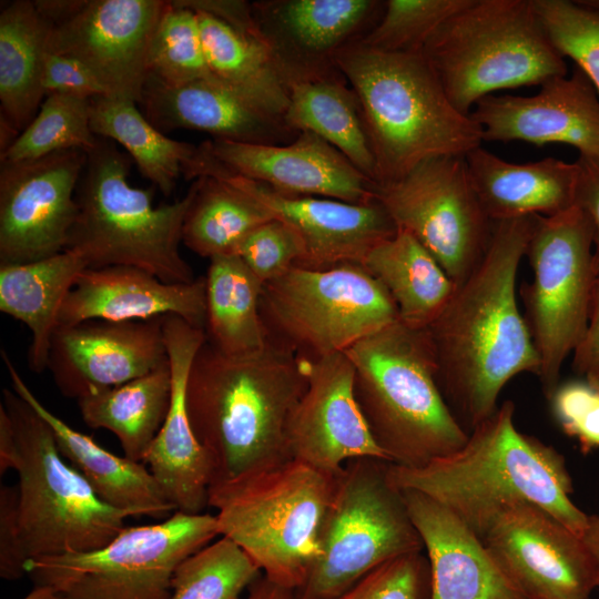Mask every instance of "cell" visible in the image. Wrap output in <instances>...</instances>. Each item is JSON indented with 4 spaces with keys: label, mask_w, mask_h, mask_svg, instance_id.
Returning a JSON list of instances; mask_svg holds the SVG:
<instances>
[{
    "label": "cell",
    "mask_w": 599,
    "mask_h": 599,
    "mask_svg": "<svg viewBox=\"0 0 599 599\" xmlns=\"http://www.w3.org/2000/svg\"><path fill=\"white\" fill-rule=\"evenodd\" d=\"M571 361L575 373L599 388V275L592 288L587 326Z\"/></svg>",
    "instance_id": "49"
},
{
    "label": "cell",
    "mask_w": 599,
    "mask_h": 599,
    "mask_svg": "<svg viewBox=\"0 0 599 599\" xmlns=\"http://www.w3.org/2000/svg\"><path fill=\"white\" fill-rule=\"evenodd\" d=\"M288 94L283 116L286 125L296 133L316 134L376 183V162L361 103L343 74L337 71L291 83Z\"/></svg>",
    "instance_id": "31"
},
{
    "label": "cell",
    "mask_w": 599,
    "mask_h": 599,
    "mask_svg": "<svg viewBox=\"0 0 599 599\" xmlns=\"http://www.w3.org/2000/svg\"><path fill=\"white\" fill-rule=\"evenodd\" d=\"M251 8L260 38L288 88L337 72L335 55L377 23L384 1L261 0Z\"/></svg>",
    "instance_id": "19"
},
{
    "label": "cell",
    "mask_w": 599,
    "mask_h": 599,
    "mask_svg": "<svg viewBox=\"0 0 599 599\" xmlns=\"http://www.w3.org/2000/svg\"><path fill=\"white\" fill-rule=\"evenodd\" d=\"M202 148L224 170L300 195L365 204L376 200L377 184L358 171L338 150L311 132L290 143L266 145L206 140Z\"/></svg>",
    "instance_id": "23"
},
{
    "label": "cell",
    "mask_w": 599,
    "mask_h": 599,
    "mask_svg": "<svg viewBox=\"0 0 599 599\" xmlns=\"http://www.w3.org/2000/svg\"><path fill=\"white\" fill-rule=\"evenodd\" d=\"M475 193L493 222L551 216L575 205L578 163L555 158L512 163L478 146L465 156Z\"/></svg>",
    "instance_id": "29"
},
{
    "label": "cell",
    "mask_w": 599,
    "mask_h": 599,
    "mask_svg": "<svg viewBox=\"0 0 599 599\" xmlns=\"http://www.w3.org/2000/svg\"><path fill=\"white\" fill-rule=\"evenodd\" d=\"M85 268L87 263L71 251L29 263L0 265V311L23 323L31 333L30 370L47 369L61 307Z\"/></svg>",
    "instance_id": "30"
},
{
    "label": "cell",
    "mask_w": 599,
    "mask_h": 599,
    "mask_svg": "<svg viewBox=\"0 0 599 599\" xmlns=\"http://www.w3.org/2000/svg\"><path fill=\"white\" fill-rule=\"evenodd\" d=\"M261 315L270 336L313 357L344 353L398 318L385 287L358 263L291 267L263 285Z\"/></svg>",
    "instance_id": "12"
},
{
    "label": "cell",
    "mask_w": 599,
    "mask_h": 599,
    "mask_svg": "<svg viewBox=\"0 0 599 599\" xmlns=\"http://www.w3.org/2000/svg\"><path fill=\"white\" fill-rule=\"evenodd\" d=\"M196 180L182 243L197 255L211 260L235 254L245 236L274 219L257 200L230 183L212 176Z\"/></svg>",
    "instance_id": "38"
},
{
    "label": "cell",
    "mask_w": 599,
    "mask_h": 599,
    "mask_svg": "<svg viewBox=\"0 0 599 599\" xmlns=\"http://www.w3.org/2000/svg\"><path fill=\"white\" fill-rule=\"evenodd\" d=\"M50 23L48 49L83 62L106 95L139 104L149 78L151 38L163 0H38Z\"/></svg>",
    "instance_id": "15"
},
{
    "label": "cell",
    "mask_w": 599,
    "mask_h": 599,
    "mask_svg": "<svg viewBox=\"0 0 599 599\" xmlns=\"http://www.w3.org/2000/svg\"><path fill=\"white\" fill-rule=\"evenodd\" d=\"M90 100L53 93L13 143L0 153V163H20L55 152L93 149L98 136L91 130Z\"/></svg>",
    "instance_id": "39"
},
{
    "label": "cell",
    "mask_w": 599,
    "mask_h": 599,
    "mask_svg": "<svg viewBox=\"0 0 599 599\" xmlns=\"http://www.w3.org/2000/svg\"><path fill=\"white\" fill-rule=\"evenodd\" d=\"M558 52L576 62L599 93V13L569 0H532Z\"/></svg>",
    "instance_id": "43"
},
{
    "label": "cell",
    "mask_w": 599,
    "mask_h": 599,
    "mask_svg": "<svg viewBox=\"0 0 599 599\" xmlns=\"http://www.w3.org/2000/svg\"><path fill=\"white\" fill-rule=\"evenodd\" d=\"M575 204L588 216L592 229L593 267L599 275V159L579 156Z\"/></svg>",
    "instance_id": "50"
},
{
    "label": "cell",
    "mask_w": 599,
    "mask_h": 599,
    "mask_svg": "<svg viewBox=\"0 0 599 599\" xmlns=\"http://www.w3.org/2000/svg\"><path fill=\"white\" fill-rule=\"evenodd\" d=\"M1 357L11 388L48 423L61 455L88 481L98 497L129 517L164 520L174 511L148 467L141 461L120 457L49 410L22 379L4 349Z\"/></svg>",
    "instance_id": "28"
},
{
    "label": "cell",
    "mask_w": 599,
    "mask_h": 599,
    "mask_svg": "<svg viewBox=\"0 0 599 599\" xmlns=\"http://www.w3.org/2000/svg\"><path fill=\"white\" fill-rule=\"evenodd\" d=\"M162 326L172 377L171 402L142 463L175 511L202 514L209 506L212 467L191 426L186 384L206 334L204 328L174 315L163 317Z\"/></svg>",
    "instance_id": "24"
},
{
    "label": "cell",
    "mask_w": 599,
    "mask_h": 599,
    "mask_svg": "<svg viewBox=\"0 0 599 599\" xmlns=\"http://www.w3.org/2000/svg\"><path fill=\"white\" fill-rule=\"evenodd\" d=\"M172 377L169 361L128 383L77 400L83 422L108 429L119 439L124 456L143 460L169 412Z\"/></svg>",
    "instance_id": "34"
},
{
    "label": "cell",
    "mask_w": 599,
    "mask_h": 599,
    "mask_svg": "<svg viewBox=\"0 0 599 599\" xmlns=\"http://www.w3.org/2000/svg\"><path fill=\"white\" fill-rule=\"evenodd\" d=\"M194 177L223 180L257 200L274 219L291 226L302 240L304 258L298 266L327 268L344 263L361 264L380 241L397 227L376 199L365 204L336 199L288 194L224 170L202 149Z\"/></svg>",
    "instance_id": "18"
},
{
    "label": "cell",
    "mask_w": 599,
    "mask_h": 599,
    "mask_svg": "<svg viewBox=\"0 0 599 599\" xmlns=\"http://www.w3.org/2000/svg\"><path fill=\"white\" fill-rule=\"evenodd\" d=\"M390 463L356 458L344 466L321 535V556L296 599H332L380 565L423 551Z\"/></svg>",
    "instance_id": "11"
},
{
    "label": "cell",
    "mask_w": 599,
    "mask_h": 599,
    "mask_svg": "<svg viewBox=\"0 0 599 599\" xmlns=\"http://www.w3.org/2000/svg\"><path fill=\"white\" fill-rule=\"evenodd\" d=\"M306 386L304 356L272 336L245 356L205 341L189 374L186 408L211 463L210 489L292 459L288 425Z\"/></svg>",
    "instance_id": "2"
},
{
    "label": "cell",
    "mask_w": 599,
    "mask_h": 599,
    "mask_svg": "<svg viewBox=\"0 0 599 599\" xmlns=\"http://www.w3.org/2000/svg\"><path fill=\"white\" fill-rule=\"evenodd\" d=\"M361 264L385 287L398 318L415 327H428L456 288L432 253L405 230L377 243Z\"/></svg>",
    "instance_id": "32"
},
{
    "label": "cell",
    "mask_w": 599,
    "mask_h": 599,
    "mask_svg": "<svg viewBox=\"0 0 599 599\" xmlns=\"http://www.w3.org/2000/svg\"><path fill=\"white\" fill-rule=\"evenodd\" d=\"M205 276L167 283L131 266L85 268L67 295L58 325L85 321H148L174 315L193 326L206 322Z\"/></svg>",
    "instance_id": "25"
},
{
    "label": "cell",
    "mask_w": 599,
    "mask_h": 599,
    "mask_svg": "<svg viewBox=\"0 0 599 599\" xmlns=\"http://www.w3.org/2000/svg\"><path fill=\"white\" fill-rule=\"evenodd\" d=\"M42 87L44 95L60 93L83 99L106 95L95 74L80 60L48 51Z\"/></svg>",
    "instance_id": "47"
},
{
    "label": "cell",
    "mask_w": 599,
    "mask_h": 599,
    "mask_svg": "<svg viewBox=\"0 0 599 599\" xmlns=\"http://www.w3.org/2000/svg\"><path fill=\"white\" fill-rule=\"evenodd\" d=\"M245 599H296V592L282 588L263 577L252 585Z\"/></svg>",
    "instance_id": "51"
},
{
    "label": "cell",
    "mask_w": 599,
    "mask_h": 599,
    "mask_svg": "<svg viewBox=\"0 0 599 599\" xmlns=\"http://www.w3.org/2000/svg\"><path fill=\"white\" fill-rule=\"evenodd\" d=\"M582 539L592 557L597 572V589H599V515H588V522Z\"/></svg>",
    "instance_id": "52"
},
{
    "label": "cell",
    "mask_w": 599,
    "mask_h": 599,
    "mask_svg": "<svg viewBox=\"0 0 599 599\" xmlns=\"http://www.w3.org/2000/svg\"><path fill=\"white\" fill-rule=\"evenodd\" d=\"M162 325L163 317L58 325L47 369L61 394L75 400L128 383L169 361Z\"/></svg>",
    "instance_id": "21"
},
{
    "label": "cell",
    "mask_w": 599,
    "mask_h": 599,
    "mask_svg": "<svg viewBox=\"0 0 599 599\" xmlns=\"http://www.w3.org/2000/svg\"><path fill=\"white\" fill-rule=\"evenodd\" d=\"M469 1H384L380 18L359 42L385 52L422 53L435 31Z\"/></svg>",
    "instance_id": "42"
},
{
    "label": "cell",
    "mask_w": 599,
    "mask_h": 599,
    "mask_svg": "<svg viewBox=\"0 0 599 599\" xmlns=\"http://www.w3.org/2000/svg\"><path fill=\"white\" fill-rule=\"evenodd\" d=\"M149 75L170 87L213 79L197 13L177 1L166 6L154 28L148 55Z\"/></svg>",
    "instance_id": "41"
},
{
    "label": "cell",
    "mask_w": 599,
    "mask_h": 599,
    "mask_svg": "<svg viewBox=\"0 0 599 599\" xmlns=\"http://www.w3.org/2000/svg\"><path fill=\"white\" fill-rule=\"evenodd\" d=\"M525 256L532 278L521 288L524 317L539 359L536 376L548 398L587 326L596 280L587 214L575 204L551 216L538 215Z\"/></svg>",
    "instance_id": "13"
},
{
    "label": "cell",
    "mask_w": 599,
    "mask_h": 599,
    "mask_svg": "<svg viewBox=\"0 0 599 599\" xmlns=\"http://www.w3.org/2000/svg\"><path fill=\"white\" fill-rule=\"evenodd\" d=\"M51 26L34 1L16 0L0 13V116L21 132L45 98L42 80Z\"/></svg>",
    "instance_id": "33"
},
{
    "label": "cell",
    "mask_w": 599,
    "mask_h": 599,
    "mask_svg": "<svg viewBox=\"0 0 599 599\" xmlns=\"http://www.w3.org/2000/svg\"><path fill=\"white\" fill-rule=\"evenodd\" d=\"M136 102L100 95L90 100L91 130L124 148L140 173L169 196L194 160L197 146L170 139L158 130Z\"/></svg>",
    "instance_id": "37"
},
{
    "label": "cell",
    "mask_w": 599,
    "mask_h": 599,
    "mask_svg": "<svg viewBox=\"0 0 599 599\" xmlns=\"http://www.w3.org/2000/svg\"><path fill=\"white\" fill-rule=\"evenodd\" d=\"M422 53L453 105L467 115L495 91L567 74L532 0H470L435 31Z\"/></svg>",
    "instance_id": "8"
},
{
    "label": "cell",
    "mask_w": 599,
    "mask_h": 599,
    "mask_svg": "<svg viewBox=\"0 0 599 599\" xmlns=\"http://www.w3.org/2000/svg\"><path fill=\"white\" fill-rule=\"evenodd\" d=\"M14 436L11 469L19 476V528L28 560L98 549L129 516L101 500L64 461L48 423L12 388L1 405Z\"/></svg>",
    "instance_id": "9"
},
{
    "label": "cell",
    "mask_w": 599,
    "mask_h": 599,
    "mask_svg": "<svg viewBox=\"0 0 599 599\" xmlns=\"http://www.w3.org/2000/svg\"><path fill=\"white\" fill-rule=\"evenodd\" d=\"M549 400L551 414L582 453L599 448V388L585 379L559 383Z\"/></svg>",
    "instance_id": "46"
},
{
    "label": "cell",
    "mask_w": 599,
    "mask_h": 599,
    "mask_svg": "<svg viewBox=\"0 0 599 599\" xmlns=\"http://www.w3.org/2000/svg\"><path fill=\"white\" fill-rule=\"evenodd\" d=\"M388 478L399 490H415L446 506L477 535L494 512L516 500L540 506L580 536L588 522L570 498L572 480L564 456L517 429L511 400L476 426L458 450L416 468L390 463Z\"/></svg>",
    "instance_id": "3"
},
{
    "label": "cell",
    "mask_w": 599,
    "mask_h": 599,
    "mask_svg": "<svg viewBox=\"0 0 599 599\" xmlns=\"http://www.w3.org/2000/svg\"><path fill=\"white\" fill-rule=\"evenodd\" d=\"M478 537L526 599H589L597 589L595 562L582 536L536 504L504 505Z\"/></svg>",
    "instance_id": "16"
},
{
    "label": "cell",
    "mask_w": 599,
    "mask_h": 599,
    "mask_svg": "<svg viewBox=\"0 0 599 599\" xmlns=\"http://www.w3.org/2000/svg\"><path fill=\"white\" fill-rule=\"evenodd\" d=\"M260 573L238 546L220 537L179 565L169 599H241Z\"/></svg>",
    "instance_id": "40"
},
{
    "label": "cell",
    "mask_w": 599,
    "mask_h": 599,
    "mask_svg": "<svg viewBox=\"0 0 599 599\" xmlns=\"http://www.w3.org/2000/svg\"><path fill=\"white\" fill-rule=\"evenodd\" d=\"M132 162L103 138L87 152L65 251L78 254L88 268L131 266L167 283H191L196 277L180 245L197 180L180 200L154 206L152 189L130 184Z\"/></svg>",
    "instance_id": "6"
},
{
    "label": "cell",
    "mask_w": 599,
    "mask_h": 599,
    "mask_svg": "<svg viewBox=\"0 0 599 599\" xmlns=\"http://www.w3.org/2000/svg\"><path fill=\"white\" fill-rule=\"evenodd\" d=\"M376 199L399 230L414 235L457 285L480 263L494 222L471 185L465 158L426 160L377 185Z\"/></svg>",
    "instance_id": "14"
},
{
    "label": "cell",
    "mask_w": 599,
    "mask_h": 599,
    "mask_svg": "<svg viewBox=\"0 0 599 599\" xmlns=\"http://www.w3.org/2000/svg\"><path fill=\"white\" fill-rule=\"evenodd\" d=\"M332 599H430V570L426 555L396 557Z\"/></svg>",
    "instance_id": "44"
},
{
    "label": "cell",
    "mask_w": 599,
    "mask_h": 599,
    "mask_svg": "<svg viewBox=\"0 0 599 599\" xmlns=\"http://www.w3.org/2000/svg\"><path fill=\"white\" fill-rule=\"evenodd\" d=\"M537 216L494 222L480 263L427 327L441 393L468 434L496 412L511 378L539 369L516 296L518 268Z\"/></svg>",
    "instance_id": "1"
},
{
    "label": "cell",
    "mask_w": 599,
    "mask_h": 599,
    "mask_svg": "<svg viewBox=\"0 0 599 599\" xmlns=\"http://www.w3.org/2000/svg\"><path fill=\"white\" fill-rule=\"evenodd\" d=\"M19 528L18 486L0 488V577L17 580L26 575Z\"/></svg>",
    "instance_id": "48"
},
{
    "label": "cell",
    "mask_w": 599,
    "mask_h": 599,
    "mask_svg": "<svg viewBox=\"0 0 599 599\" xmlns=\"http://www.w3.org/2000/svg\"><path fill=\"white\" fill-rule=\"evenodd\" d=\"M216 537L215 515L203 512L124 527L98 549L28 560L22 599H169L179 565Z\"/></svg>",
    "instance_id": "10"
},
{
    "label": "cell",
    "mask_w": 599,
    "mask_h": 599,
    "mask_svg": "<svg viewBox=\"0 0 599 599\" xmlns=\"http://www.w3.org/2000/svg\"><path fill=\"white\" fill-rule=\"evenodd\" d=\"M235 255L264 285L300 265L304 258V246L291 226L272 219L245 236Z\"/></svg>",
    "instance_id": "45"
},
{
    "label": "cell",
    "mask_w": 599,
    "mask_h": 599,
    "mask_svg": "<svg viewBox=\"0 0 599 599\" xmlns=\"http://www.w3.org/2000/svg\"><path fill=\"white\" fill-rule=\"evenodd\" d=\"M304 358L307 386L288 425L291 457L333 476H339L346 463L356 458L390 463L358 406L355 370L347 355Z\"/></svg>",
    "instance_id": "20"
},
{
    "label": "cell",
    "mask_w": 599,
    "mask_h": 599,
    "mask_svg": "<svg viewBox=\"0 0 599 599\" xmlns=\"http://www.w3.org/2000/svg\"><path fill=\"white\" fill-rule=\"evenodd\" d=\"M139 104L161 132L195 130L217 140L266 145L286 144L298 135L282 118L256 106L216 78L170 87L149 75Z\"/></svg>",
    "instance_id": "26"
},
{
    "label": "cell",
    "mask_w": 599,
    "mask_h": 599,
    "mask_svg": "<svg viewBox=\"0 0 599 599\" xmlns=\"http://www.w3.org/2000/svg\"><path fill=\"white\" fill-rule=\"evenodd\" d=\"M85 162L87 152L73 149L28 162L0 163V265L65 251Z\"/></svg>",
    "instance_id": "17"
},
{
    "label": "cell",
    "mask_w": 599,
    "mask_h": 599,
    "mask_svg": "<svg viewBox=\"0 0 599 599\" xmlns=\"http://www.w3.org/2000/svg\"><path fill=\"white\" fill-rule=\"evenodd\" d=\"M344 353L358 406L392 464L420 467L466 443L468 433L441 393L427 327L397 318Z\"/></svg>",
    "instance_id": "5"
},
{
    "label": "cell",
    "mask_w": 599,
    "mask_h": 599,
    "mask_svg": "<svg viewBox=\"0 0 599 599\" xmlns=\"http://www.w3.org/2000/svg\"><path fill=\"white\" fill-rule=\"evenodd\" d=\"M470 116L480 125L483 141L564 143L579 156L599 159L598 92L578 67L571 75L546 81L531 97L487 95Z\"/></svg>",
    "instance_id": "22"
},
{
    "label": "cell",
    "mask_w": 599,
    "mask_h": 599,
    "mask_svg": "<svg viewBox=\"0 0 599 599\" xmlns=\"http://www.w3.org/2000/svg\"><path fill=\"white\" fill-rule=\"evenodd\" d=\"M206 341L227 356L265 347L268 333L261 315L263 284L235 254L210 260L205 276Z\"/></svg>",
    "instance_id": "36"
},
{
    "label": "cell",
    "mask_w": 599,
    "mask_h": 599,
    "mask_svg": "<svg viewBox=\"0 0 599 599\" xmlns=\"http://www.w3.org/2000/svg\"><path fill=\"white\" fill-rule=\"evenodd\" d=\"M338 476L288 459L209 490L220 537L238 546L271 582L297 592L321 556Z\"/></svg>",
    "instance_id": "7"
},
{
    "label": "cell",
    "mask_w": 599,
    "mask_h": 599,
    "mask_svg": "<svg viewBox=\"0 0 599 599\" xmlns=\"http://www.w3.org/2000/svg\"><path fill=\"white\" fill-rule=\"evenodd\" d=\"M334 62L359 100L377 185L426 160L465 158L480 146V125L453 105L423 53L385 52L356 41Z\"/></svg>",
    "instance_id": "4"
},
{
    "label": "cell",
    "mask_w": 599,
    "mask_h": 599,
    "mask_svg": "<svg viewBox=\"0 0 599 599\" xmlns=\"http://www.w3.org/2000/svg\"><path fill=\"white\" fill-rule=\"evenodd\" d=\"M402 493L429 564L430 599H526L455 512L422 493Z\"/></svg>",
    "instance_id": "27"
},
{
    "label": "cell",
    "mask_w": 599,
    "mask_h": 599,
    "mask_svg": "<svg viewBox=\"0 0 599 599\" xmlns=\"http://www.w3.org/2000/svg\"><path fill=\"white\" fill-rule=\"evenodd\" d=\"M203 47L214 78L270 114L284 116L288 88L263 41L200 10Z\"/></svg>",
    "instance_id": "35"
}]
</instances>
